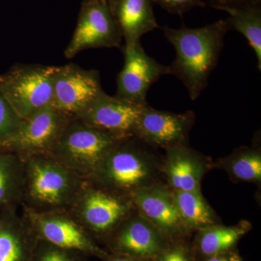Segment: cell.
<instances>
[{
    "mask_svg": "<svg viewBox=\"0 0 261 261\" xmlns=\"http://www.w3.org/2000/svg\"><path fill=\"white\" fill-rule=\"evenodd\" d=\"M164 37L176 51L168 65L169 74L178 79L186 87L192 101L197 99L207 87L211 73L217 66L228 32L226 20H219L200 28L172 29L165 25Z\"/></svg>",
    "mask_w": 261,
    "mask_h": 261,
    "instance_id": "6da1fadb",
    "label": "cell"
},
{
    "mask_svg": "<svg viewBox=\"0 0 261 261\" xmlns=\"http://www.w3.org/2000/svg\"><path fill=\"white\" fill-rule=\"evenodd\" d=\"M145 106L104 92L74 116L89 126L126 139L133 137L136 123Z\"/></svg>",
    "mask_w": 261,
    "mask_h": 261,
    "instance_id": "4fadbf2b",
    "label": "cell"
},
{
    "mask_svg": "<svg viewBox=\"0 0 261 261\" xmlns=\"http://www.w3.org/2000/svg\"><path fill=\"white\" fill-rule=\"evenodd\" d=\"M173 202L185 227L203 228L215 224V216L200 192L174 191Z\"/></svg>",
    "mask_w": 261,
    "mask_h": 261,
    "instance_id": "44dd1931",
    "label": "cell"
},
{
    "mask_svg": "<svg viewBox=\"0 0 261 261\" xmlns=\"http://www.w3.org/2000/svg\"><path fill=\"white\" fill-rule=\"evenodd\" d=\"M207 261H242L241 259L238 255L233 254H219V255H214Z\"/></svg>",
    "mask_w": 261,
    "mask_h": 261,
    "instance_id": "f1b7e54d",
    "label": "cell"
},
{
    "mask_svg": "<svg viewBox=\"0 0 261 261\" xmlns=\"http://www.w3.org/2000/svg\"><path fill=\"white\" fill-rule=\"evenodd\" d=\"M147 154L133 137L121 140L97 170L92 180L105 186L133 193L149 187L152 174Z\"/></svg>",
    "mask_w": 261,
    "mask_h": 261,
    "instance_id": "5b68a950",
    "label": "cell"
},
{
    "mask_svg": "<svg viewBox=\"0 0 261 261\" xmlns=\"http://www.w3.org/2000/svg\"><path fill=\"white\" fill-rule=\"evenodd\" d=\"M211 8L226 12L229 30L237 31L246 38L250 47L255 51L257 68L261 70V4L252 6L229 7L212 5Z\"/></svg>",
    "mask_w": 261,
    "mask_h": 261,
    "instance_id": "ffe728a7",
    "label": "cell"
},
{
    "mask_svg": "<svg viewBox=\"0 0 261 261\" xmlns=\"http://www.w3.org/2000/svg\"><path fill=\"white\" fill-rule=\"evenodd\" d=\"M108 4L124 45L140 42L142 36L160 28L151 0H108Z\"/></svg>",
    "mask_w": 261,
    "mask_h": 261,
    "instance_id": "2e32d148",
    "label": "cell"
},
{
    "mask_svg": "<svg viewBox=\"0 0 261 261\" xmlns=\"http://www.w3.org/2000/svg\"><path fill=\"white\" fill-rule=\"evenodd\" d=\"M123 140L73 116L49 154L87 181Z\"/></svg>",
    "mask_w": 261,
    "mask_h": 261,
    "instance_id": "3957f363",
    "label": "cell"
},
{
    "mask_svg": "<svg viewBox=\"0 0 261 261\" xmlns=\"http://www.w3.org/2000/svg\"><path fill=\"white\" fill-rule=\"evenodd\" d=\"M82 252L66 250L39 240L31 261H83Z\"/></svg>",
    "mask_w": 261,
    "mask_h": 261,
    "instance_id": "d4e9b609",
    "label": "cell"
},
{
    "mask_svg": "<svg viewBox=\"0 0 261 261\" xmlns=\"http://www.w3.org/2000/svg\"><path fill=\"white\" fill-rule=\"evenodd\" d=\"M248 227L247 223H242L238 226H211L203 228L199 242L201 252L211 257L224 253L238 243Z\"/></svg>",
    "mask_w": 261,
    "mask_h": 261,
    "instance_id": "7402d4cb",
    "label": "cell"
},
{
    "mask_svg": "<svg viewBox=\"0 0 261 261\" xmlns=\"http://www.w3.org/2000/svg\"><path fill=\"white\" fill-rule=\"evenodd\" d=\"M141 216L164 232H177L185 227L173 202L172 194L160 187H146L132 194Z\"/></svg>",
    "mask_w": 261,
    "mask_h": 261,
    "instance_id": "9a60e30c",
    "label": "cell"
},
{
    "mask_svg": "<svg viewBox=\"0 0 261 261\" xmlns=\"http://www.w3.org/2000/svg\"><path fill=\"white\" fill-rule=\"evenodd\" d=\"M155 228L142 216L130 220L117 234L116 247L125 255L153 256L160 250L159 239Z\"/></svg>",
    "mask_w": 261,
    "mask_h": 261,
    "instance_id": "ac0fdd59",
    "label": "cell"
},
{
    "mask_svg": "<svg viewBox=\"0 0 261 261\" xmlns=\"http://www.w3.org/2000/svg\"><path fill=\"white\" fill-rule=\"evenodd\" d=\"M195 118L192 111L178 114L158 111L147 105L137 120L134 137L154 147L186 146Z\"/></svg>",
    "mask_w": 261,
    "mask_h": 261,
    "instance_id": "7c38bea8",
    "label": "cell"
},
{
    "mask_svg": "<svg viewBox=\"0 0 261 261\" xmlns=\"http://www.w3.org/2000/svg\"><path fill=\"white\" fill-rule=\"evenodd\" d=\"M228 168L237 179L245 181H260L261 155L258 149L242 148L230 157Z\"/></svg>",
    "mask_w": 261,
    "mask_h": 261,
    "instance_id": "603a6c76",
    "label": "cell"
},
{
    "mask_svg": "<svg viewBox=\"0 0 261 261\" xmlns=\"http://www.w3.org/2000/svg\"><path fill=\"white\" fill-rule=\"evenodd\" d=\"M24 216L39 240L86 255L107 256L65 210L38 212L24 207Z\"/></svg>",
    "mask_w": 261,
    "mask_h": 261,
    "instance_id": "52a82bcc",
    "label": "cell"
},
{
    "mask_svg": "<svg viewBox=\"0 0 261 261\" xmlns=\"http://www.w3.org/2000/svg\"><path fill=\"white\" fill-rule=\"evenodd\" d=\"M25 168L24 207L38 212L70 207L87 181L49 154L21 157Z\"/></svg>",
    "mask_w": 261,
    "mask_h": 261,
    "instance_id": "7a4b0ae2",
    "label": "cell"
},
{
    "mask_svg": "<svg viewBox=\"0 0 261 261\" xmlns=\"http://www.w3.org/2000/svg\"><path fill=\"white\" fill-rule=\"evenodd\" d=\"M160 261H190V260L183 250L180 249H174L163 255Z\"/></svg>",
    "mask_w": 261,
    "mask_h": 261,
    "instance_id": "83f0119b",
    "label": "cell"
},
{
    "mask_svg": "<svg viewBox=\"0 0 261 261\" xmlns=\"http://www.w3.org/2000/svg\"><path fill=\"white\" fill-rule=\"evenodd\" d=\"M69 208L84 229L106 233L124 219L130 205L112 194L89 187L87 182Z\"/></svg>",
    "mask_w": 261,
    "mask_h": 261,
    "instance_id": "8fae6325",
    "label": "cell"
},
{
    "mask_svg": "<svg viewBox=\"0 0 261 261\" xmlns=\"http://www.w3.org/2000/svg\"><path fill=\"white\" fill-rule=\"evenodd\" d=\"M123 68L117 77V97L139 106L148 105L146 97L151 86L162 75L169 74L168 65L156 61L146 53L140 42L121 47Z\"/></svg>",
    "mask_w": 261,
    "mask_h": 261,
    "instance_id": "30bf717a",
    "label": "cell"
},
{
    "mask_svg": "<svg viewBox=\"0 0 261 261\" xmlns=\"http://www.w3.org/2000/svg\"><path fill=\"white\" fill-rule=\"evenodd\" d=\"M122 39L108 0H83L65 57L70 59L80 51L93 48L121 47Z\"/></svg>",
    "mask_w": 261,
    "mask_h": 261,
    "instance_id": "8992f818",
    "label": "cell"
},
{
    "mask_svg": "<svg viewBox=\"0 0 261 261\" xmlns=\"http://www.w3.org/2000/svg\"><path fill=\"white\" fill-rule=\"evenodd\" d=\"M166 176L174 191L200 192L203 168L199 156L185 145L167 149Z\"/></svg>",
    "mask_w": 261,
    "mask_h": 261,
    "instance_id": "e0dca14e",
    "label": "cell"
},
{
    "mask_svg": "<svg viewBox=\"0 0 261 261\" xmlns=\"http://www.w3.org/2000/svg\"><path fill=\"white\" fill-rule=\"evenodd\" d=\"M73 117L48 106L21 120L18 132L5 151L20 157L49 154Z\"/></svg>",
    "mask_w": 261,
    "mask_h": 261,
    "instance_id": "ba28073f",
    "label": "cell"
},
{
    "mask_svg": "<svg viewBox=\"0 0 261 261\" xmlns=\"http://www.w3.org/2000/svg\"><path fill=\"white\" fill-rule=\"evenodd\" d=\"M163 10L171 14L182 16L195 8H205V3L202 0H151Z\"/></svg>",
    "mask_w": 261,
    "mask_h": 261,
    "instance_id": "484cf974",
    "label": "cell"
},
{
    "mask_svg": "<svg viewBox=\"0 0 261 261\" xmlns=\"http://www.w3.org/2000/svg\"><path fill=\"white\" fill-rule=\"evenodd\" d=\"M56 66L15 64L0 74V89L20 120L53 103Z\"/></svg>",
    "mask_w": 261,
    "mask_h": 261,
    "instance_id": "277c9868",
    "label": "cell"
},
{
    "mask_svg": "<svg viewBox=\"0 0 261 261\" xmlns=\"http://www.w3.org/2000/svg\"><path fill=\"white\" fill-rule=\"evenodd\" d=\"M21 124L17 116L0 89V151L5 150Z\"/></svg>",
    "mask_w": 261,
    "mask_h": 261,
    "instance_id": "cb8c5ba5",
    "label": "cell"
},
{
    "mask_svg": "<svg viewBox=\"0 0 261 261\" xmlns=\"http://www.w3.org/2000/svg\"><path fill=\"white\" fill-rule=\"evenodd\" d=\"M111 261H137L130 257L125 256H117L113 258Z\"/></svg>",
    "mask_w": 261,
    "mask_h": 261,
    "instance_id": "f546056e",
    "label": "cell"
},
{
    "mask_svg": "<svg viewBox=\"0 0 261 261\" xmlns=\"http://www.w3.org/2000/svg\"><path fill=\"white\" fill-rule=\"evenodd\" d=\"M39 240L16 206L0 211V261H31Z\"/></svg>",
    "mask_w": 261,
    "mask_h": 261,
    "instance_id": "5bb4252c",
    "label": "cell"
},
{
    "mask_svg": "<svg viewBox=\"0 0 261 261\" xmlns=\"http://www.w3.org/2000/svg\"><path fill=\"white\" fill-rule=\"evenodd\" d=\"M205 4L206 6L209 7L212 5H224V6L243 8V7L261 4V0H211Z\"/></svg>",
    "mask_w": 261,
    "mask_h": 261,
    "instance_id": "4316f807",
    "label": "cell"
},
{
    "mask_svg": "<svg viewBox=\"0 0 261 261\" xmlns=\"http://www.w3.org/2000/svg\"><path fill=\"white\" fill-rule=\"evenodd\" d=\"M25 168L23 160L10 151H0V211L21 203Z\"/></svg>",
    "mask_w": 261,
    "mask_h": 261,
    "instance_id": "d6986e66",
    "label": "cell"
},
{
    "mask_svg": "<svg viewBox=\"0 0 261 261\" xmlns=\"http://www.w3.org/2000/svg\"><path fill=\"white\" fill-rule=\"evenodd\" d=\"M53 87L51 106L73 116L105 92L98 70H85L73 63L56 66Z\"/></svg>",
    "mask_w": 261,
    "mask_h": 261,
    "instance_id": "9c48e42d",
    "label": "cell"
}]
</instances>
